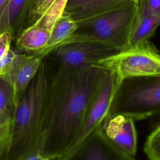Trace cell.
<instances>
[{"instance_id": "cell-7", "label": "cell", "mask_w": 160, "mask_h": 160, "mask_svg": "<svg viewBox=\"0 0 160 160\" xmlns=\"http://www.w3.org/2000/svg\"><path fill=\"white\" fill-rule=\"evenodd\" d=\"M56 160H136L103 134L101 126L93 130L68 152Z\"/></svg>"}, {"instance_id": "cell-22", "label": "cell", "mask_w": 160, "mask_h": 160, "mask_svg": "<svg viewBox=\"0 0 160 160\" xmlns=\"http://www.w3.org/2000/svg\"><path fill=\"white\" fill-rule=\"evenodd\" d=\"M22 160H50V159L47 157H46L45 156H44L39 151H38L33 154H30L29 156H27Z\"/></svg>"}, {"instance_id": "cell-12", "label": "cell", "mask_w": 160, "mask_h": 160, "mask_svg": "<svg viewBox=\"0 0 160 160\" xmlns=\"http://www.w3.org/2000/svg\"><path fill=\"white\" fill-rule=\"evenodd\" d=\"M159 25L160 18L150 13L139 0L136 18L125 49L148 41Z\"/></svg>"}, {"instance_id": "cell-9", "label": "cell", "mask_w": 160, "mask_h": 160, "mask_svg": "<svg viewBox=\"0 0 160 160\" xmlns=\"http://www.w3.org/2000/svg\"><path fill=\"white\" fill-rule=\"evenodd\" d=\"M100 126L109 141L123 151L135 157L138 136L134 121L132 118L121 114H107Z\"/></svg>"}, {"instance_id": "cell-16", "label": "cell", "mask_w": 160, "mask_h": 160, "mask_svg": "<svg viewBox=\"0 0 160 160\" xmlns=\"http://www.w3.org/2000/svg\"><path fill=\"white\" fill-rule=\"evenodd\" d=\"M67 2L68 0H54L42 17L33 25L41 26L51 32L54 24L62 15Z\"/></svg>"}, {"instance_id": "cell-24", "label": "cell", "mask_w": 160, "mask_h": 160, "mask_svg": "<svg viewBox=\"0 0 160 160\" xmlns=\"http://www.w3.org/2000/svg\"><path fill=\"white\" fill-rule=\"evenodd\" d=\"M153 127L155 126L156 124H158L159 122H160V114L153 117Z\"/></svg>"}, {"instance_id": "cell-25", "label": "cell", "mask_w": 160, "mask_h": 160, "mask_svg": "<svg viewBox=\"0 0 160 160\" xmlns=\"http://www.w3.org/2000/svg\"><path fill=\"white\" fill-rule=\"evenodd\" d=\"M2 123H3V122H0V124H1Z\"/></svg>"}, {"instance_id": "cell-21", "label": "cell", "mask_w": 160, "mask_h": 160, "mask_svg": "<svg viewBox=\"0 0 160 160\" xmlns=\"http://www.w3.org/2000/svg\"><path fill=\"white\" fill-rule=\"evenodd\" d=\"M140 1L150 13L160 18V0H140Z\"/></svg>"}, {"instance_id": "cell-3", "label": "cell", "mask_w": 160, "mask_h": 160, "mask_svg": "<svg viewBox=\"0 0 160 160\" xmlns=\"http://www.w3.org/2000/svg\"><path fill=\"white\" fill-rule=\"evenodd\" d=\"M139 1H131L106 13L77 22L78 29L62 44L96 41L109 44L120 51L124 49L136 18Z\"/></svg>"}, {"instance_id": "cell-15", "label": "cell", "mask_w": 160, "mask_h": 160, "mask_svg": "<svg viewBox=\"0 0 160 160\" xmlns=\"http://www.w3.org/2000/svg\"><path fill=\"white\" fill-rule=\"evenodd\" d=\"M13 88L4 77H0V122L11 120L15 109Z\"/></svg>"}, {"instance_id": "cell-1", "label": "cell", "mask_w": 160, "mask_h": 160, "mask_svg": "<svg viewBox=\"0 0 160 160\" xmlns=\"http://www.w3.org/2000/svg\"><path fill=\"white\" fill-rule=\"evenodd\" d=\"M108 69L57 66L47 96L39 152L56 160L78 142L91 99Z\"/></svg>"}, {"instance_id": "cell-17", "label": "cell", "mask_w": 160, "mask_h": 160, "mask_svg": "<svg viewBox=\"0 0 160 160\" xmlns=\"http://www.w3.org/2000/svg\"><path fill=\"white\" fill-rule=\"evenodd\" d=\"M144 152L148 160H160V122L153 127L148 136L144 145Z\"/></svg>"}, {"instance_id": "cell-6", "label": "cell", "mask_w": 160, "mask_h": 160, "mask_svg": "<svg viewBox=\"0 0 160 160\" xmlns=\"http://www.w3.org/2000/svg\"><path fill=\"white\" fill-rule=\"evenodd\" d=\"M119 51L118 48L103 42L78 41L62 44L52 52L58 66L79 68L95 64Z\"/></svg>"}, {"instance_id": "cell-19", "label": "cell", "mask_w": 160, "mask_h": 160, "mask_svg": "<svg viewBox=\"0 0 160 160\" xmlns=\"http://www.w3.org/2000/svg\"><path fill=\"white\" fill-rule=\"evenodd\" d=\"M16 53L14 51L9 49L5 56L0 59V77H3L7 74Z\"/></svg>"}, {"instance_id": "cell-2", "label": "cell", "mask_w": 160, "mask_h": 160, "mask_svg": "<svg viewBox=\"0 0 160 160\" xmlns=\"http://www.w3.org/2000/svg\"><path fill=\"white\" fill-rule=\"evenodd\" d=\"M53 71L43 59L16 105L6 160H22L39 151L44 111Z\"/></svg>"}, {"instance_id": "cell-5", "label": "cell", "mask_w": 160, "mask_h": 160, "mask_svg": "<svg viewBox=\"0 0 160 160\" xmlns=\"http://www.w3.org/2000/svg\"><path fill=\"white\" fill-rule=\"evenodd\" d=\"M95 64L114 72L121 81L131 77L160 74V53L152 44L146 41Z\"/></svg>"}, {"instance_id": "cell-8", "label": "cell", "mask_w": 160, "mask_h": 160, "mask_svg": "<svg viewBox=\"0 0 160 160\" xmlns=\"http://www.w3.org/2000/svg\"><path fill=\"white\" fill-rule=\"evenodd\" d=\"M120 81L118 76L108 69L90 102L77 144L101 124L108 114L112 97Z\"/></svg>"}, {"instance_id": "cell-11", "label": "cell", "mask_w": 160, "mask_h": 160, "mask_svg": "<svg viewBox=\"0 0 160 160\" xmlns=\"http://www.w3.org/2000/svg\"><path fill=\"white\" fill-rule=\"evenodd\" d=\"M136 0H68L63 13L76 22L106 13Z\"/></svg>"}, {"instance_id": "cell-10", "label": "cell", "mask_w": 160, "mask_h": 160, "mask_svg": "<svg viewBox=\"0 0 160 160\" xmlns=\"http://www.w3.org/2000/svg\"><path fill=\"white\" fill-rule=\"evenodd\" d=\"M44 59L38 54L16 53L14 55L7 74L3 77L13 88L16 105L33 79Z\"/></svg>"}, {"instance_id": "cell-4", "label": "cell", "mask_w": 160, "mask_h": 160, "mask_svg": "<svg viewBox=\"0 0 160 160\" xmlns=\"http://www.w3.org/2000/svg\"><path fill=\"white\" fill-rule=\"evenodd\" d=\"M160 114V74L122 79L114 94L108 112L121 114L134 121Z\"/></svg>"}, {"instance_id": "cell-23", "label": "cell", "mask_w": 160, "mask_h": 160, "mask_svg": "<svg viewBox=\"0 0 160 160\" xmlns=\"http://www.w3.org/2000/svg\"><path fill=\"white\" fill-rule=\"evenodd\" d=\"M10 1L11 0H0V23L10 3Z\"/></svg>"}, {"instance_id": "cell-20", "label": "cell", "mask_w": 160, "mask_h": 160, "mask_svg": "<svg viewBox=\"0 0 160 160\" xmlns=\"http://www.w3.org/2000/svg\"><path fill=\"white\" fill-rule=\"evenodd\" d=\"M12 38V36L9 32H4L0 34V59L11 49L10 46Z\"/></svg>"}, {"instance_id": "cell-14", "label": "cell", "mask_w": 160, "mask_h": 160, "mask_svg": "<svg viewBox=\"0 0 160 160\" xmlns=\"http://www.w3.org/2000/svg\"><path fill=\"white\" fill-rule=\"evenodd\" d=\"M78 28V22L69 15L63 13L54 24L47 45L37 54L45 58L67 40L76 31Z\"/></svg>"}, {"instance_id": "cell-13", "label": "cell", "mask_w": 160, "mask_h": 160, "mask_svg": "<svg viewBox=\"0 0 160 160\" xmlns=\"http://www.w3.org/2000/svg\"><path fill=\"white\" fill-rule=\"evenodd\" d=\"M51 31L39 26L32 25L24 29L18 36L16 46L31 54H37L47 45Z\"/></svg>"}, {"instance_id": "cell-18", "label": "cell", "mask_w": 160, "mask_h": 160, "mask_svg": "<svg viewBox=\"0 0 160 160\" xmlns=\"http://www.w3.org/2000/svg\"><path fill=\"white\" fill-rule=\"evenodd\" d=\"M11 120L0 124V160H6L11 138Z\"/></svg>"}]
</instances>
